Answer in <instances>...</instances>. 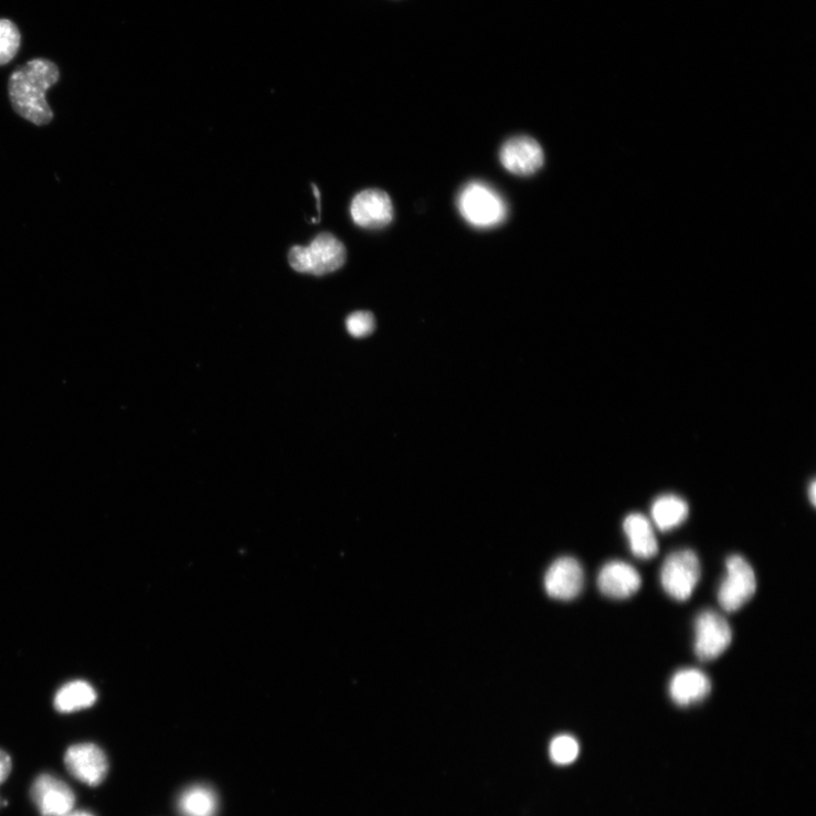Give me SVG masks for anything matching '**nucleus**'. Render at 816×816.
I'll list each match as a JSON object with an SVG mask.
<instances>
[{
	"instance_id": "obj_5",
	"label": "nucleus",
	"mask_w": 816,
	"mask_h": 816,
	"mask_svg": "<svg viewBox=\"0 0 816 816\" xmlns=\"http://www.w3.org/2000/svg\"><path fill=\"white\" fill-rule=\"evenodd\" d=\"M727 575L720 584L718 601L723 611L735 613L743 608L756 591V576L745 558L735 554L728 558Z\"/></svg>"
},
{
	"instance_id": "obj_3",
	"label": "nucleus",
	"mask_w": 816,
	"mask_h": 816,
	"mask_svg": "<svg viewBox=\"0 0 816 816\" xmlns=\"http://www.w3.org/2000/svg\"><path fill=\"white\" fill-rule=\"evenodd\" d=\"M458 209L468 224L479 229L500 225L508 213L502 197L484 182H471L462 190Z\"/></svg>"
},
{
	"instance_id": "obj_17",
	"label": "nucleus",
	"mask_w": 816,
	"mask_h": 816,
	"mask_svg": "<svg viewBox=\"0 0 816 816\" xmlns=\"http://www.w3.org/2000/svg\"><path fill=\"white\" fill-rule=\"evenodd\" d=\"M651 512L656 527L667 532L679 527L689 517L690 508L680 497L665 495L654 502Z\"/></svg>"
},
{
	"instance_id": "obj_11",
	"label": "nucleus",
	"mask_w": 816,
	"mask_h": 816,
	"mask_svg": "<svg viewBox=\"0 0 816 816\" xmlns=\"http://www.w3.org/2000/svg\"><path fill=\"white\" fill-rule=\"evenodd\" d=\"M583 585V569L572 557H562L553 562L544 576L547 593L557 600L575 598L582 592Z\"/></svg>"
},
{
	"instance_id": "obj_7",
	"label": "nucleus",
	"mask_w": 816,
	"mask_h": 816,
	"mask_svg": "<svg viewBox=\"0 0 816 816\" xmlns=\"http://www.w3.org/2000/svg\"><path fill=\"white\" fill-rule=\"evenodd\" d=\"M65 765L75 780L93 787L106 780L109 767L104 751L93 743L71 746L65 754Z\"/></svg>"
},
{
	"instance_id": "obj_4",
	"label": "nucleus",
	"mask_w": 816,
	"mask_h": 816,
	"mask_svg": "<svg viewBox=\"0 0 816 816\" xmlns=\"http://www.w3.org/2000/svg\"><path fill=\"white\" fill-rule=\"evenodd\" d=\"M661 584L667 594L677 600L691 597L701 579V565L692 550H678L670 553L661 569Z\"/></svg>"
},
{
	"instance_id": "obj_14",
	"label": "nucleus",
	"mask_w": 816,
	"mask_h": 816,
	"mask_svg": "<svg viewBox=\"0 0 816 816\" xmlns=\"http://www.w3.org/2000/svg\"><path fill=\"white\" fill-rule=\"evenodd\" d=\"M624 531L634 555L639 560H651L659 551L658 541L650 521L640 513H630L624 521Z\"/></svg>"
},
{
	"instance_id": "obj_10",
	"label": "nucleus",
	"mask_w": 816,
	"mask_h": 816,
	"mask_svg": "<svg viewBox=\"0 0 816 816\" xmlns=\"http://www.w3.org/2000/svg\"><path fill=\"white\" fill-rule=\"evenodd\" d=\"M500 161L509 173L530 177L543 166L544 153L537 140L521 136L508 140L500 150Z\"/></svg>"
},
{
	"instance_id": "obj_13",
	"label": "nucleus",
	"mask_w": 816,
	"mask_h": 816,
	"mask_svg": "<svg viewBox=\"0 0 816 816\" xmlns=\"http://www.w3.org/2000/svg\"><path fill=\"white\" fill-rule=\"evenodd\" d=\"M711 692V680L701 670L687 668L677 671L669 685L671 700L679 707L703 701Z\"/></svg>"
},
{
	"instance_id": "obj_8",
	"label": "nucleus",
	"mask_w": 816,
	"mask_h": 816,
	"mask_svg": "<svg viewBox=\"0 0 816 816\" xmlns=\"http://www.w3.org/2000/svg\"><path fill=\"white\" fill-rule=\"evenodd\" d=\"M31 797L42 816H64L75 805V795L71 787L49 773L34 781Z\"/></svg>"
},
{
	"instance_id": "obj_23",
	"label": "nucleus",
	"mask_w": 816,
	"mask_h": 816,
	"mask_svg": "<svg viewBox=\"0 0 816 816\" xmlns=\"http://www.w3.org/2000/svg\"><path fill=\"white\" fill-rule=\"evenodd\" d=\"M809 498H810L812 504L815 505V499H816V486H815V483H812V485L809 487Z\"/></svg>"
},
{
	"instance_id": "obj_15",
	"label": "nucleus",
	"mask_w": 816,
	"mask_h": 816,
	"mask_svg": "<svg viewBox=\"0 0 816 816\" xmlns=\"http://www.w3.org/2000/svg\"><path fill=\"white\" fill-rule=\"evenodd\" d=\"M220 801L216 792L204 785H193L179 797L178 808L182 816H216Z\"/></svg>"
},
{
	"instance_id": "obj_21",
	"label": "nucleus",
	"mask_w": 816,
	"mask_h": 816,
	"mask_svg": "<svg viewBox=\"0 0 816 816\" xmlns=\"http://www.w3.org/2000/svg\"><path fill=\"white\" fill-rule=\"evenodd\" d=\"M12 771V760L10 755L0 750V785H2L10 776Z\"/></svg>"
},
{
	"instance_id": "obj_18",
	"label": "nucleus",
	"mask_w": 816,
	"mask_h": 816,
	"mask_svg": "<svg viewBox=\"0 0 816 816\" xmlns=\"http://www.w3.org/2000/svg\"><path fill=\"white\" fill-rule=\"evenodd\" d=\"M21 47V33L9 19H0V66L12 62Z\"/></svg>"
},
{
	"instance_id": "obj_1",
	"label": "nucleus",
	"mask_w": 816,
	"mask_h": 816,
	"mask_svg": "<svg viewBox=\"0 0 816 816\" xmlns=\"http://www.w3.org/2000/svg\"><path fill=\"white\" fill-rule=\"evenodd\" d=\"M60 77L59 66L46 59H34L14 71L9 81V96L15 113L36 126L49 125L54 112L46 95Z\"/></svg>"
},
{
	"instance_id": "obj_9",
	"label": "nucleus",
	"mask_w": 816,
	"mask_h": 816,
	"mask_svg": "<svg viewBox=\"0 0 816 816\" xmlns=\"http://www.w3.org/2000/svg\"><path fill=\"white\" fill-rule=\"evenodd\" d=\"M351 214L358 226L380 230L392 223L394 206L390 195L384 191L365 190L353 199Z\"/></svg>"
},
{
	"instance_id": "obj_12",
	"label": "nucleus",
	"mask_w": 816,
	"mask_h": 816,
	"mask_svg": "<svg viewBox=\"0 0 816 816\" xmlns=\"http://www.w3.org/2000/svg\"><path fill=\"white\" fill-rule=\"evenodd\" d=\"M638 572L624 562H611L601 569L597 586L608 597L623 600L634 595L640 587Z\"/></svg>"
},
{
	"instance_id": "obj_16",
	"label": "nucleus",
	"mask_w": 816,
	"mask_h": 816,
	"mask_svg": "<svg viewBox=\"0 0 816 816\" xmlns=\"http://www.w3.org/2000/svg\"><path fill=\"white\" fill-rule=\"evenodd\" d=\"M97 701L94 687L83 680L67 682L55 697V708L62 713H72L93 707Z\"/></svg>"
},
{
	"instance_id": "obj_6",
	"label": "nucleus",
	"mask_w": 816,
	"mask_h": 816,
	"mask_svg": "<svg viewBox=\"0 0 816 816\" xmlns=\"http://www.w3.org/2000/svg\"><path fill=\"white\" fill-rule=\"evenodd\" d=\"M733 632L717 612L706 611L696 621L695 651L701 661L719 658L732 644Z\"/></svg>"
},
{
	"instance_id": "obj_22",
	"label": "nucleus",
	"mask_w": 816,
	"mask_h": 816,
	"mask_svg": "<svg viewBox=\"0 0 816 816\" xmlns=\"http://www.w3.org/2000/svg\"><path fill=\"white\" fill-rule=\"evenodd\" d=\"M64 816H95V815L87 810H72Z\"/></svg>"
},
{
	"instance_id": "obj_20",
	"label": "nucleus",
	"mask_w": 816,
	"mask_h": 816,
	"mask_svg": "<svg viewBox=\"0 0 816 816\" xmlns=\"http://www.w3.org/2000/svg\"><path fill=\"white\" fill-rule=\"evenodd\" d=\"M347 327L353 337L361 338L369 336L375 327L374 317L367 311L356 312L348 318Z\"/></svg>"
},
{
	"instance_id": "obj_2",
	"label": "nucleus",
	"mask_w": 816,
	"mask_h": 816,
	"mask_svg": "<svg viewBox=\"0 0 816 816\" xmlns=\"http://www.w3.org/2000/svg\"><path fill=\"white\" fill-rule=\"evenodd\" d=\"M288 261L290 267L298 273L324 276L346 264L347 248L336 236L322 233L309 246L292 247Z\"/></svg>"
},
{
	"instance_id": "obj_19",
	"label": "nucleus",
	"mask_w": 816,
	"mask_h": 816,
	"mask_svg": "<svg viewBox=\"0 0 816 816\" xmlns=\"http://www.w3.org/2000/svg\"><path fill=\"white\" fill-rule=\"evenodd\" d=\"M580 753L577 741L569 735L555 738L550 745V756L558 764H570Z\"/></svg>"
}]
</instances>
